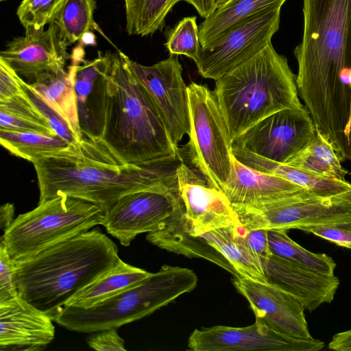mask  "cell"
<instances>
[{
    "mask_svg": "<svg viewBox=\"0 0 351 351\" xmlns=\"http://www.w3.org/2000/svg\"><path fill=\"white\" fill-rule=\"evenodd\" d=\"M296 84L315 130L351 150V0H304Z\"/></svg>",
    "mask_w": 351,
    "mask_h": 351,
    "instance_id": "1",
    "label": "cell"
},
{
    "mask_svg": "<svg viewBox=\"0 0 351 351\" xmlns=\"http://www.w3.org/2000/svg\"><path fill=\"white\" fill-rule=\"evenodd\" d=\"M182 161L180 156L125 164L99 137L82 135L80 142L46 154L32 164L38 202L69 196L89 202L105 214L124 195L176 175Z\"/></svg>",
    "mask_w": 351,
    "mask_h": 351,
    "instance_id": "2",
    "label": "cell"
},
{
    "mask_svg": "<svg viewBox=\"0 0 351 351\" xmlns=\"http://www.w3.org/2000/svg\"><path fill=\"white\" fill-rule=\"evenodd\" d=\"M97 130V136L125 164L181 156L121 51L114 53L99 82Z\"/></svg>",
    "mask_w": 351,
    "mask_h": 351,
    "instance_id": "3",
    "label": "cell"
},
{
    "mask_svg": "<svg viewBox=\"0 0 351 351\" xmlns=\"http://www.w3.org/2000/svg\"><path fill=\"white\" fill-rule=\"evenodd\" d=\"M119 259L117 245L93 228L14 261L19 295L53 320L72 298Z\"/></svg>",
    "mask_w": 351,
    "mask_h": 351,
    "instance_id": "4",
    "label": "cell"
},
{
    "mask_svg": "<svg viewBox=\"0 0 351 351\" xmlns=\"http://www.w3.org/2000/svg\"><path fill=\"white\" fill-rule=\"evenodd\" d=\"M214 92L232 143L271 114L304 108L296 75L271 43L215 80Z\"/></svg>",
    "mask_w": 351,
    "mask_h": 351,
    "instance_id": "5",
    "label": "cell"
},
{
    "mask_svg": "<svg viewBox=\"0 0 351 351\" xmlns=\"http://www.w3.org/2000/svg\"><path fill=\"white\" fill-rule=\"evenodd\" d=\"M197 283L192 269L165 265L136 285L90 307L65 306L53 322L83 333L119 328L152 314L191 291Z\"/></svg>",
    "mask_w": 351,
    "mask_h": 351,
    "instance_id": "6",
    "label": "cell"
},
{
    "mask_svg": "<svg viewBox=\"0 0 351 351\" xmlns=\"http://www.w3.org/2000/svg\"><path fill=\"white\" fill-rule=\"evenodd\" d=\"M104 218L103 210L89 202L58 196L19 215L3 232L1 242L12 261H18L103 225Z\"/></svg>",
    "mask_w": 351,
    "mask_h": 351,
    "instance_id": "7",
    "label": "cell"
},
{
    "mask_svg": "<svg viewBox=\"0 0 351 351\" xmlns=\"http://www.w3.org/2000/svg\"><path fill=\"white\" fill-rule=\"evenodd\" d=\"M191 162L213 187L221 191L232 155L229 129L214 90L195 82L187 86Z\"/></svg>",
    "mask_w": 351,
    "mask_h": 351,
    "instance_id": "8",
    "label": "cell"
},
{
    "mask_svg": "<svg viewBox=\"0 0 351 351\" xmlns=\"http://www.w3.org/2000/svg\"><path fill=\"white\" fill-rule=\"evenodd\" d=\"M232 208L247 230H302L351 223V187L331 195H317L302 188L263 204Z\"/></svg>",
    "mask_w": 351,
    "mask_h": 351,
    "instance_id": "9",
    "label": "cell"
},
{
    "mask_svg": "<svg viewBox=\"0 0 351 351\" xmlns=\"http://www.w3.org/2000/svg\"><path fill=\"white\" fill-rule=\"evenodd\" d=\"M181 206L176 174L122 196L105 213L102 226L128 247L137 235L158 229Z\"/></svg>",
    "mask_w": 351,
    "mask_h": 351,
    "instance_id": "10",
    "label": "cell"
},
{
    "mask_svg": "<svg viewBox=\"0 0 351 351\" xmlns=\"http://www.w3.org/2000/svg\"><path fill=\"white\" fill-rule=\"evenodd\" d=\"M282 6L258 13L233 28L213 47H202L195 62L198 73L204 78L217 80L264 49L278 30Z\"/></svg>",
    "mask_w": 351,
    "mask_h": 351,
    "instance_id": "11",
    "label": "cell"
},
{
    "mask_svg": "<svg viewBox=\"0 0 351 351\" xmlns=\"http://www.w3.org/2000/svg\"><path fill=\"white\" fill-rule=\"evenodd\" d=\"M131 71L145 88L154 101L176 146L189 134L187 86L182 77V68L176 56L146 66L130 59L124 53Z\"/></svg>",
    "mask_w": 351,
    "mask_h": 351,
    "instance_id": "12",
    "label": "cell"
},
{
    "mask_svg": "<svg viewBox=\"0 0 351 351\" xmlns=\"http://www.w3.org/2000/svg\"><path fill=\"white\" fill-rule=\"evenodd\" d=\"M315 134V125L305 107L286 109L255 123L232 145L269 160L286 163L305 148Z\"/></svg>",
    "mask_w": 351,
    "mask_h": 351,
    "instance_id": "13",
    "label": "cell"
},
{
    "mask_svg": "<svg viewBox=\"0 0 351 351\" xmlns=\"http://www.w3.org/2000/svg\"><path fill=\"white\" fill-rule=\"evenodd\" d=\"M324 346L320 340L289 337L257 322L245 327L195 329L188 341L193 351H318Z\"/></svg>",
    "mask_w": 351,
    "mask_h": 351,
    "instance_id": "14",
    "label": "cell"
},
{
    "mask_svg": "<svg viewBox=\"0 0 351 351\" xmlns=\"http://www.w3.org/2000/svg\"><path fill=\"white\" fill-rule=\"evenodd\" d=\"M182 206L178 218L191 235L200 236L209 231L239 223L225 195L199 177L184 160L177 169Z\"/></svg>",
    "mask_w": 351,
    "mask_h": 351,
    "instance_id": "15",
    "label": "cell"
},
{
    "mask_svg": "<svg viewBox=\"0 0 351 351\" xmlns=\"http://www.w3.org/2000/svg\"><path fill=\"white\" fill-rule=\"evenodd\" d=\"M233 285L248 301L256 322L285 335L313 339L304 307L293 295L268 282L235 277Z\"/></svg>",
    "mask_w": 351,
    "mask_h": 351,
    "instance_id": "16",
    "label": "cell"
},
{
    "mask_svg": "<svg viewBox=\"0 0 351 351\" xmlns=\"http://www.w3.org/2000/svg\"><path fill=\"white\" fill-rule=\"evenodd\" d=\"M68 47L58 27L51 23L47 29L25 30L23 36L14 38L1 51L0 59L23 79L32 82L44 73L65 69L70 58Z\"/></svg>",
    "mask_w": 351,
    "mask_h": 351,
    "instance_id": "17",
    "label": "cell"
},
{
    "mask_svg": "<svg viewBox=\"0 0 351 351\" xmlns=\"http://www.w3.org/2000/svg\"><path fill=\"white\" fill-rule=\"evenodd\" d=\"M53 322L19 296L0 304V350H44L55 337Z\"/></svg>",
    "mask_w": 351,
    "mask_h": 351,
    "instance_id": "18",
    "label": "cell"
},
{
    "mask_svg": "<svg viewBox=\"0 0 351 351\" xmlns=\"http://www.w3.org/2000/svg\"><path fill=\"white\" fill-rule=\"evenodd\" d=\"M262 265L268 282L293 295L310 312L330 303L339 285L335 276L317 273L273 254Z\"/></svg>",
    "mask_w": 351,
    "mask_h": 351,
    "instance_id": "19",
    "label": "cell"
},
{
    "mask_svg": "<svg viewBox=\"0 0 351 351\" xmlns=\"http://www.w3.org/2000/svg\"><path fill=\"white\" fill-rule=\"evenodd\" d=\"M301 189L288 180L244 165L232 154L230 174L221 192L234 207L263 204Z\"/></svg>",
    "mask_w": 351,
    "mask_h": 351,
    "instance_id": "20",
    "label": "cell"
},
{
    "mask_svg": "<svg viewBox=\"0 0 351 351\" xmlns=\"http://www.w3.org/2000/svg\"><path fill=\"white\" fill-rule=\"evenodd\" d=\"M71 56V70L77 95L82 135L97 136V90L101 74L114 53L99 51L93 60L84 59V50L78 47Z\"/></svg>",
    "mask_w": 351,
    "mask_h": 351,
    "instance_id": "21",
    "label": "cell"
},
{
    "mask_svg": "<svg viewBox=\"0 0 351 351\" xmlns=\"http://www.w3.org/2000/svg\"><path fill=\"white\" fill-rule=\"evenodd\" d=\"M179 208L158 229L148 232L147 241L177 254L208 260L239 277L230 263L202 237L191 235L182 228L178 218Z\"/></svg>",
    "mask_w": 351,
    "mask_h": 351,
    "instance_id": "22",
    "label": "cell"
},
{
    "mask_svg": "<svg viewBox=\"0 0 351 351\" xmlns=\"http://www.w3.org/2000/svg\"><path fill=\"white\" fill-rule=\"evenodd\" d=\"M247 230L239 222L200 236L230 263L239 277L267 282L261 260L246 240Z\"/></svg>",
    "mask_w": 351,
    "mask_h": 351,
    "instance_id": "23",
    "label": "cell"
},
{
    "mask_svg": "<svg viewBox=\"0 0 351 351\" xmlns=\"http://www.w3.org/2000/svg\"><path fill=\"white\" fill-rule=\"evenodd\" d=\"M235 158L258 171L276 176L320 195H331L351 187L346 181L330 179L313 173L269 160L244 149L232 146Z\"/></svg>",
    "mask_w": 351,
    "mask_h": 351,
    "instance_id": "24",
    "label": "cell"
},
{
    "mask_svg": "<svg viewBox=\"0 0 351 351\" xmlns=\"http://www.w3.org/2000/svg\"><path fill=\"white\" fill-rule=\"evenodd\" d=\"M286 0H229L199 26L202 48L215 45L230 30L251 17L271 7L283 5Z\"/></svg>",
    "mask_w": 351,
    "mask_h": 351,
    "instance_id": "25",
    "label": "cell"
},
{
    "mask_svg": "<svg viewBox=\"0 0 351 351\" xmlns=\"http://www.w3.org/2000/svg\"><path fill=\"white\" fill-rule=\"evenodd\" d=\"M149 274L120 258L114 266L78 292L66 306L90 307L136 285Z\"/></svg>",
    "mask_w": 351,
    "mask_h": 351,
    "instance_id": "26",
    "label": "cell"
},
{
    "mask_svg": "<svg viewBox=\"0 0 351 351\" xmlns=\"http://www.w3.org/2000/svg\"><path fill=\"white\" fill-rule=\"evenodd\" d=\"M29 84L82 138L77 98L71 70L69 68L68 71L62 69L46 73Z\"/></svg>",
    "mask_w": 351,
    "mask_h": 351,
    "instance_id": "27",
    "label": "cell"
},
{
    "mask_svg": "<svg viewBox=\"0 0 351 351\" xmlns=\"http://www.w3.org/2000/svg\"><path fill=\"white\" fill-rule=\"evenodd\" d=\"M286 164L322 177L341 181H346V178L349 173L341 165L332 145L316 130L311 143Z\"/></svg>",
    "mask_w": 351,
    "mask_h": 351,
    "instance_id": "28",
    "label": "cell"
},
{
    "mask_svg": "<svg viewBox=\"0 0 351 351\" xmlns=\"http://www.w3.org/2000/svg\"><path fill=\"white\" fill-rule=\"evenodd\" d=\"M0 130L57 135L25 90L21 95L0 101Z\"/></svg>",
    "mask_w": 351,
    "mask_h": 351,
    "instance_id": "29",
    "label": "cell"
},
{
    "mask_svg": "<svg viewBox=\"0 0 351 351\" xmlns=\"http://www.w3.org/2000/svg\"><path fill=\"white\" fill-rule=\"evenodd\" d=\"M125 30L130 36H147L161 30L178 0H123Z\"/></svg>",
    "mask_w": 351,
    "mask_h": 351,
    "instance_id": "30",
    "label": "cell"
},
{
    "mask_svg": "<svg viewBox=\"0 0 351 351\" xmlns=\"http://www.w3.org/2000/svg\"><path fill=\"white\" fill-rule=\"evenodd\" d=\"M0 143L11 154L31 162L70 145L58 135L6 130H0Z\"/></svg>",
    "mask_w": 351,
    "mask_h": 351,
    "instance_id": "31",
    "label": "cell"
},
{
    "mask_svg": "<svg viewBox=\"0 0 351 351\" xmlns=\"http://www.w3.org/2000/svg\"><path fill=\"white\" fill-rule=\"evenodd\" d=\"M268 241L271 254L297 263L317 273L335 276L336 263L326 254L312 252L292 240L287 230H268Z\"/></svg>",
    "mask_w": 351,
    "mask_h": 351,
    "instance_id": "32",
    "label": "cell"
},
{
    "mask_svg": "<svg viewBox=\"0 0 351 351\" xmlns=\"http://www.w3.org/2000/svg\"><path fill=\"white\" fill-rule=\"evenodd\" d=\"M95 0L64 1L52 23L69 46L80 41L86 33L95 29Z\"/></svg>",
    "mask_w": 351,
    "mask_h": 351,
    "instance_id": "33",
    "label": "cell"
},
{
    "mask_svg": "<svg viewBox=\"0 0 351 351\" xmlns=\"http://www.w3.org/2000/svg\"><path fill=\"white\" fill-rule=\"evenodd\" d=\"M165 45L170 54L186 56L196 62L202 48L196 17L187 16L180 21Z\"/></svg>",
    "mask_w": 351,
    "mask_h": 351,
    "instance_id": "34",
    "label": "cell"
},
{
    "mask_svg": "<svg viewBox=\"0 0 351 351\" xmlns=\"http://www.w3.org/2000/svg\"><path fill=\"white\" fill-rule=\"evenodd\" d=\"M65 0H22L16 15L25 30L38 31L52 23Z\"/></svg>",
    "mask_w": 351,
    "mask_h": 351,
    "instance_id": "35",
    "label": "cell"
},
{
    "mask_svg": "<svg viewBox=\"0 0 351 351\" xmlns=\"http://www.w3.org/2000/svg\"><path fill=\"white\" fill-rule=\"evenodd\" d=\"M23 86L30 99L47 119L51 129L57 135L69 143L80 141L82 138L75 133L67 121L36 93L30 84L25 80Z\"/></svg>",
    "mask_w": 351,
    "mask_h": 351,
    "instance_id": "36",
    "label": "cell"
},
{
    "mask_svg": "<svg viewBox=\"0 0 351 351\" xmlns=\"http://www.w3.org/2000/svg\"><path fill=\"white\" fill-rule=\"evenodd\" d=\"M14 261L5 245L0 242V304L18 298Z\"/></svg>",
    "mask_w": 351,
    "mask_h": 351,
    "instance_id": "37",
    "label": "cell"
},
{
    "mask_svg": "<svg viewBox=\"0 0 351 351\" xmlns=\"http://www.w3.org/2000/svg\"><path fill=\"white\" fill-rule=\"evenodd\" d=\"M340 247L351 250V223H337L302 228Z\"/></svg>",
    "mask_w": 351,
    "mask_h": 351,
    "instance_id": "38",
    "label": "cell"
},
{
    "mask_svg": "<svg viewBox=\"0 0 351 351\" xmlns=\"http://www.w3.org/2000/svg\"><path fill=\"white\" fill-rule=\"evenodd\" d=\"M117 328H106L89 333L86 342L90 348L97 351H125L123 339Z\"/></svg>",
    "mask_w": 351,
    "mask_h": 351,
    "instance_id": "39",
    "label": "cell"
},
{
    "mask_svg": "<svg viewBox=\"0 0 351 351\" xmlns=\"http://www.w3.org/2000/svg\"><path fill=\"white\" fill-rule=\"evenodd\" d=\"M23 80L8 63L0 59V101L24 93Z\"/></svg>",
    "mask_w": 351,
    "mask_h": 351,
    "instance_id": "40",
    "label": "cell"
},
{
    "mask_svg": "<svg viewBox=\"0 0 351 351\" xmlns=\"http://www.w3.org/2000/svg\"><path fill=\"white\" fill-rule=\"evenodd\" d=\"M245 238L250 247L258 256L261 263L271 254L268 241V230L265 229L247 230Z\"/></svg>",
    "mask_w": 351,
    "mask_h": 351,
    "instance_id": "41",
    "label": "cell"
},
{
    "mask_svg": "<svg viewBox=\"0 0 351 351\" xmlns=\"http://www.w3.org/2000/svg\"><path fill=\"white\" fill-rule=\"evenodd\" d=\"M328 348L337 351H351V328L335 334L328 343Z\"/></svg>",
    "mask_w": 351,
    "mask_h": 351,
    "instance_id": "42",
    "label": "cell"
},
{
    "mask_svg": "<svg viewBox=\"0 0 351 351\" xmlns=\"http://www.w3.org/2000/svg\"><path fill=\"white\" fill-rule=\"evenodd\" d=\"M184 1L193 5L199 14L204 18H208L217 8V0H178Z\"/></svg>",
    "mask_w": 351,
    "mask_h": 351,
    "instance_id": "43",
    "label": "cell"
},
{
    "mask_svg": "<svg viewBox=\"0 0 351 351\" xmlns=\"http://www.w3.org/2000/svg\"><path fill=\"white\" fill-rule=\"evenodd\" d=\"M14 206L13 204L5 203L0 207V228L5 232L14 221Z\"/></svg>",
    "mask_w": 351,
    "mask_h": 351,
    "instance_id": "44",
    "label": "cell"
},
{
    "mask_svg": "<svg viewBox=\"0 0 351 351\" xmlns=\"http://www.w3.org/2000/svg\"><path fill=\"white\" fill-rule=\"evenodd\" d=\"M229 0H217V8L220 7L221 5H223L226 2H228Z\"/></svg>",
    "mask_w": 351,
    "mask_h": 351,
    "instance_id": "45",
    "label": "cell"
},
{
    "mask_svg": "<svg viewBox=\"0 0 351 351\" xmlns=\"http://www.w3.org/2000/svg\"><path fill=\"white\" fill-rule=\"evenodd\" d=\"M1 2L3 1H8V0H0Z\"/></svg>",
    "mask_w": 351,
    "mask_h": 351,
    "instance_id": "46",
    "label": "cell"
},
{
    "mask_svg": "<svg viewBox=\"0 0 351 351\" xmlns=\"http://www.w3.org/2000/svg\"><path fill=\"white\" fill-rule=\"evenodd\" d=\"M350 77H351V75H350Z\"/></svg>",
    "mask_w": 351,
    "mask_h": 351,
    "instance_id": "47",
    "label": "cell"
}]
</instances>
